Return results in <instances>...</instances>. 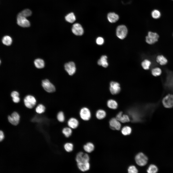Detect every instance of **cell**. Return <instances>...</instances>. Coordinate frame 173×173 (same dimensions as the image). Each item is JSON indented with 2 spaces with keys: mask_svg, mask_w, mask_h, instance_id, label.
<instances>
[{
  "mask_svg": "<svg viewBox=\"0 0 173 173\" xmlns=\"http://www.w3.org/2000/svg\"><path fill=\"white\" fill-rule=\"evenodd\" d=\"M24 102L25 105L27 107L31 109L35 105L36 101L34 96L28 95L26 96L24 98Z\"/></svg>",
  "mask_w": 173,
  "mask_h": 173,
  "instance_id": "obj_6",
  "label": "cell"
},
{
  "mask_svg": "<svg viewBox=\"0 0 173 173\" xmlns=\"http://www.w3.org/2000/svg\"><path fill=\"white\" fill-rule=\"evenodd\" d=\"M128 171L129 173H136L138 172L137 169L134 166L129 167L128 169Z\"/></svg>",
  "mask_w": 173,
  "mask_h": 173,
  "instance_id": "obj_38",
  "label": "cell"
},
{
  "mask_svg": "<svg viewBox=\"0 0 173 173\" xmlns=\"http://www.w3.org/2000/svg\"><path fill=\"white\" fill-rule=\"evenodd\" d=\"M131 131V128L129 126H125L123 127L121 130V132L123 135L126 136L130 134Z\"/></svg>",
  "mask_w": 173,
  "mask_h": 173,
  "instance_id": "obj_34",
  "label": "cell"
},
{
  "mask_svg": "<svg viewBox=\"0 0 173 173\" xmlns=\"http://www.w3.org/2000/svg\"><path fill=\"white\" fill-rule=\"evenodd\" d=\"M121 88L119 84L115 81H111L110 83V90L112 94H118L120 91Z\"/></svg>",
  "mask_w": 173,
  "mask_h": 173,
  "instance_id": "obj_12",
  "label": "cell"
},
{
  "mask_svg": "<svg viewBox=\"0 0 173 173\" xmlns=\"http://www.w3.org/2000/svg\"><path fill=\"white\" fill-rule=\"evenodd\" d=\"M8 118L10 123L13 125H16L19 123L20 116L17 112H14L12 113L11 116H8Z\"/></svg>",
  "mask_w": 173,
  "mask_h": 173,
  "instance_id": "obj_14",
  "label": "cell"
},
{
  "mask_svg": "<svg viewBox=\"0 0 173 173\" xmlns=\"http://www.w3.org/2000/svg\"><path fill=\"white\" fill-rule=\"evenodd\" d=\"M45 106L42 104L38 105L36 109V111L37 113L39 114H41L44 112L45 110Z\"/></svg>",
  "mask_w": 173,
  "mask_h": 173,
  "instance_id": "obj_37",
  "label": "cell"
},
{
  "mask_svg": "<svg viewBox=\"0 0 173 173\" xmlns=\"http://www.w3.org/2000/svg\"><path fill=\"white\" fill-rule=\"evenodd\" d=\"M31 14V11L29 9H27L22 11L18 15L26 18L30 16Z\"/></svg>",
  "mask_w": 173,
  "mask_h": 173,
  "instance_id": "obj_32",
  "label": "cell"
},
{
  "mask_svg": "<svg viewBox=\"0 0 173 173\" xmlns=\"http://www.w3.org/2000/svg\"><path fill=\"white\" fill-rule=\"evenodd\" d=\"M19 94L18 92L14 91L12 92L11 94V96L12 98L16 96H19Z\"/></svg>",
  "mask_w": 173,
  "mask_h": 173,
  "instance_id": "obj_41",
  "label": "cell"
},
{
  "mask_svg": "<svg viewBox=\"0 0 173 173\" xmlns=\"http://www.w3.org/2000/svg\"><path fill=\"white\" fill-rule=\"evenodd\" d=\"M106 113L105 111L102 109L98 110L96 112V116L99 119H101L104 118L106 116Z\"/></svg>",
  "mask_w": 173,
  "mask_h": 173,
  "instance_id": "obj_26",
  "label": "cell"
},
{
  "mask_svg": "<svg viewBox=\"0 0 173 173\" xmlns=\"http://www.w3.org/2000/svg\"><path fill=\"white\" fill-rule=\"evenodd\" d=\"M116 118L120 122L122 123L128 122L130 121L129 116L126 114H123L122 111L119 112L117 114Z\"/></svg>",
  "mask_w": 173,
  "mask_h": 173,
  "instance_id": "obj_16",
  "label": "cell"
},
{
  "mask_svg": "<svg viewBox=\"0 0 173 173\" xmlns=\"http://www.w3.org/2000/svg\"><path fill=\"white\" fill-rule=\"evenodd\" d=\"M107 18L110 22L113 23L116 22L118 20L119 17L117 14L115 12H110L107 14Z\"/></svg>",
  "mask_w": 173,
  "mask_h": 173,
  "instance_id": "obj_19",
  "label": "cell"
},
{
  "mask_svg": "<svg viewBox=\"0 0 173 173\" xmlns=\"http://www.w3.org/2000/svg\"><path fill=\"white\" fill-rule=\"evenodd\" d=\"M151 72L152 74L154 76L156 77L160 76L162 73L161 69L158 67L153 68Z\"/></svg>",
  "mask_w": 173,
  "mask_h": 173,
  "instance_id": "obj_33",
  "label": "cell"
},
{
  "mask_svg": "<svg viewBox=\"0 0 173 173\" xmlns=\"http://www.w3.org/2000/svg\"><path fill=\"white\" fill-rule=\"evenodd\" d=\"M75 161L77 163L89 162L90 157L88 154L82 152H79L77 154Z\"/></svg>",
  "mask_w": 173,
  "mask_h": 173,
  "instance_id": "obj_9",
  "label": "cell"
},
{
  "mask_svg": "<svg viewBox=\"0 0 173 173\" xmlns=\"http://www.w3.org/2000/svg\"><path fill=\"white\" fill-rule=\"evenodd\" d=\"M79 114L80 118L85 121L89 120L91 117V112L89 109L86 107H83L81 109Z\"/></svg>",
  "mask_w": 173,
  "mask_h": 173,
  "instance_id": "obj_8",
  "label": "cell"
},
{
  "mask_svg": "<svg viewBox=\"0 0 173 173\" xmlns=\"http://www.w3.org/2000/svg\"></svg>",
  "mask_w": 173,
  "mask_h": 173,
  "instance_id": "obj_43",
  "label": "cell"
},
{
  "mask_svg": "<svg viewBox=\"0 0 173 173\" xmlns=\"http://www.w3.org/2000/svg\"><path fill=\"white\" fill-rule=\"evenodd\" d=\"M42 85L44 90L49 93H52L56 91L55 86L47 79L43 80Z\"/></svg>",
  "mask_w": 173,
  "mask_h": 173,
  "instance_id": "obj_5",
  "label": "cell"
},
{
  "mask_svg": "<svg viewBox=\"0 0 173 173\" xmlns=\"http://www.w3.org/2000/svg\"><path fill=\"white\" fill-rule=\"evenodd\" d=\"M57 118L58 121L59 122H64L65 120V117L63 112L62 111L58 112L57 115Z\"/></svg>",
  "mask_w": 173,
  "mask_h": 173,
  "instance_id": "obj_36",
  "label": "cell"
},
{
  "mask_svg": "<svg viewBox=\"0 0 173 173\" xmlns=\"http://www.w3.org/2000/svg\"><path fill=\"white\" fill-rule=\"evenodd\" d=\"M77 166L79 169L82 172L87 171L90 169V167L89 162L77 163Z\"/></svg>",
  "mask_w": 173,
  "mask_h": 173,
  "instance_id": "obj_17",
  "label": "cell"
},
{
  "mask_svg": "<svg viewBox=\"0 0 173 173\" xmlns=\"http://www.w3.org/2000/svg\"><path fill=\"white\" fill-rule=\"evenodd\" d=\"M158 170L157 167L156 165L152 164L149 165L147 171L148 173H157Z\"/></svg>",
  "mask_w": 173,
  "mask_h": 173,
  "instance_id": "obj_30",
  "label": "cell"
},
{
  "mask_svg": "<svg viewBox=\"0 0 173 173\" xmlns=\"http://www.w3.org/2000/svg\"><path fill=\"white\" fill-rule=\"evenodd\" d=\"M156 60L158 63L162 65H165L168 62L167 59L162 55L158 56L156 58Z\"/></svg>",
  "mask_w": 173,
  "mask_h": 173,
  "instance_id": "obj_22",
  "label": "cell"
},
{
  "mask_svg": "<svg viewBox=\"0 0 173 173\" xmlns=\"http://www.w3.org/2000/svg\"><path fill=\"white\" fill-rule=\"evenodd\" d=\"M128 30L126 27L124 25L118 26L116 29V34L119 38L123 39L126 36Z\"/></svg>",
  "mask_w": 173,
  "mask_h": 173,
  "instance_id": "obj_2",
  "label": "cell"
},
{
  "mask_svg": "<svg viewBox=\"0 0 173 173\" xmlns=\"http://www.w3.org/2000/svg\"><path fill=\"white\" fill-rule=\"evenodd\" d=\"M34 63L35 67L38 68H42L44 66V62L42 59L38 58L35 59Z\"/></svg>",
  "mask_w": 173,
  "mask_h": 173,
  "instance_id": "obj_23",
  "label": "cell"
},
{
  "mask_svg": "<svg viewBox=\"0 0 173 173\" xmlns=\"http://www.w3.org/2000/svg\"><path fill=\"white\" fill-rule=\"evenodd\" d=\"M151 62L149 60L145 59L142 63L141 65L143 68L145 70H148L151 65Z\"/></svg>",
  "mask_w": 173,
  "mask_h": 173,
  "instance_id": "obj_31",
  "label": "cell"
},
{
  "mask_svg": "<svg viewBox=\"0 0 173 173\" xmlns=\"http://www.w3.org/2000/svg\"><path fill=\"white\" fill-rule=\"evenodd\" d=\"M151 15L152 18L155 19L159 18L161 15L160 12L156 9L153 10L151 12Z\"/></svg>",
  "mask_w": 173,
  "mask_h": 173,
  "instance_id": "obj_35",
  "label": "cell"
},
{
  "mask_svg": "<svg viewBox=\"0 0 173 173\" xmlns=\"http://www.w3.org/2000/svg\"><path fill=\"white\" fill-rule=\"evenodd\" d=\"M159 37L157 33L150 31L146 37V41L149 44H153L158 41Z\"/></svg>",
  "mask_w": 173,
  "mask_h": 173,
  "instance_id": "obj_3",
  "label": "cell"
},
{
  "mask_svg": "<svg viewBox=\"0 0 173 173\" xmlns=\"http://www.w3.org/2000/svg\"><path fill=\"white\" fill-rule=\"evenodd\" d=\"M12 99L13 102L15 103H18L20 100L19 96H16L12 97Z\"/></svg>",
  "mask_w": 173,
  "mask_h": 173,
  "instance_id": "obj_40",
  "label": "cell"
},
{
  "mask_svg": "<svg viewBox=\"0 0 173 173\" xmlns=\"http://www.w3.org/2000/svg\"><path fill=\"white\" fill-rule=\"evenodd\" d=\"M65 69L68 74L73 75L75 73L76 68L74 63L72 62L66 63L64 65Z\"/></svg>",
  "mask_w": 173,
  "mask_h": 173,
  "instance_id": "obj_10",
  "label": "cell"
},
{
  "mask_svg": "<svg viewBox=\"0 0 173 173\" xmlns=\"http://www.w3.org/2000/svg\"><path fill=\"white\" fill-rule=\"evenodd\" d=\"M12 40L11 37L7 35L4 36L2 39V43L7 46L10 45L12 43Z\"/></svg>",
  "mask_w": 173,
  "mask_h": 173,
  "instance_id": "obj_28",
  "label": "cell"
},
{
  "mask_svg": "<svg viewBox=\"0 0 173 173\" xmlns=\"http://www.w3.org/2000/svg\"><path fill=\"white\" fill-rule=\"evenodd\" d=\"M94 146L92 142H88L83 146V149L85 151L88 153H90L94 150Z\"/></svg>",
  "mask_w": 173,
  "mask_h": 173,
  "instance_id": "obj_20",
  "label": "cell"
},
{
  "mask_svg": "<svg viewBox=\"0 0 173 173\" xmlns=\"http://www.w3.org/2000/svg\"><path fill=\"white\" fill-rule=\"evenodd\" d=\"M79 123L78 120L74 117L70 118L68 121V127L72 129H75L78 127Z\"/></svg>",
  "mask_w": 173,
  "mask_h": 173,
  "instance_id": "obj_18",
  "label": "cell"
},
{
  "mask_svg": "<svg viewBox=\"0 0 173 173\" xmlns=\"http://www.w3.org/2000/svg\"><path fill=\"white\" fill-rule=\"evenodd\" d=\"M109 124L111 128L113 130H119L121 127V124L120 122L116 118L111 119L109 122Z\"/></svg>",
  "mask_w": 173,
  "mask_h": 173,
  "instance_id": "obj_15",
  "label": "cell"
},
{
  "mask_svg": "<svg viewBox=\"0 0 173 173\" xmlns=\"http://www.w3.org/2000/svg\"></svg>",
  "mask_w": 173,
  "mask_h": 173,
  "instance_id": "obj_44",
  "label": "cell"
},
{
  "mask_svg": "<svg viewBox=\"0 0 173 173\" xmlns=\"http://www.w3.org/2000/svg\"><path fill=\"white\" fill-rule=\"evenodd\" d=\"M4 136L3 131L1 130L0 131V141L1 142L3 139Z\"/></svg>",
  "mask_w": 173,
  "mask_h": 173,
  "instance_id": "obj_42",
  "label": "cell"
},
{
  "mask_svg": "<svg viewBox=\"0 0 173 173\" xmlns=\"http://www.w3.org/2000/svg\"><path fill=\"white\" fill-rule=\"evenodd\" d=\"M107 105L109 108L113 109H117L118 106V104L117 102L113 99H110L108 100L107 102Z\"/></svg>",
  "mask_w": 173,
  "mask_h": 173,
  "instance_id": "obj_24",
  "label": "cell"
},
{
  "mask_svg": "<svg viewBox=\"0 0 173 173\" xmlns=\"http://www.w3.org/2000/svg\"><path fill=\"white\" fill-rule=\"evenodd\" d=\"M65 18L66 21L70 23H74L76 19L75 16L73 12L69 13L66 16Z\"/></svg>",
  "mask_w": 173,
  "mask_h": 173,
  "instance_id": "obj_25",
  "label": "cell"
},
{
  "mask_svg": "<svg viewBox=\"0 0 173 173\" xmlns=\"http://www.w3.org/2000/svg\"><path fill=\"white\" fill-rule=\"evenodd\" d=\"M135 160L136 163L138 165L143 166L147 163L148 158L147 156L142 153H140L136 155Z\"/></svg>",
  "mask_w": 173,
  "mask_h": 173,
  "instance_id": "obj_4",
  "label": "cell"
},
{
  "mask_svg": "<svg viewBox=\"0 0 173 173\" xmlns=\"http://www.w3.org/2000/svg\"><path fill=\"white\" fill-rule=\"evenodd\" d=\"M107 57L105 55L102 56L100 59L98 61V64L104 68H106L108 66V63L107 60Z\"/></svg>",
  "mask_w": 173,
  "mask_h": 173,
  "instance_id": "obj_21",
  "label": "cell"
},
{
  "mask_svg": "<svg viewBox=\"0 0 173 173\" xmlns=\"http://www.w3.org/2000/svg\"><path fill=\"white\" fill-rule=\"evenodd\" d=\"M17 23L19 26L24 27H27L30 25V23L26 17L18 15Z\"/></svg>",
  "mask_w": 173,
  "mask_h": 173,
  "instance_id": "obj_11",
  "label": "cell"
},
{
  "mask_svg": "<svg viewBox=\"0 0 173 173\" xmlns=\"http://www.w3.org/2000/svg\"><path fill=\"white\" fill-rule=\"evenodd\" d=\"M104 42V39L101 37H98L96 39V43L99 45H102L103 44Z\"/></svg>",
  "mask_w": 173,
  "mask_h": 173,
  "instance_id": "obj_39",
  "label": "cell"
},
{
  "mask_svg": "<svg viewBox=\"0 0 173 173\" xmlns=\"http://www.w3.org/2000/svg\"><path fill=\"white\" fill-rule=\"evenodd\" d=\"M64 148L66 152H70L73 150L74 145L71 142H67L64 144Z\"/></svg>",
  "mask_w": 173,
  "mask_h": 173,
  "instance_id": "obj_29",
  "label": "cell"
},
{
  "mask_svg": "<svg viewBox=\"0 0 173 173\" xmlns=\"http://www.w3.org/2000/svg\"><path fill=\"white\" fill-rule=\"evenodd\" d=\"M162 103L163 106L167 108L173 107V95L169 94L162 99Z\"/></svg>",
  "mask_w": 173,
  "mask_h": 173,
  "instance_id": "obj_7",
  "label": "cell"
},
{
  "mask_svg": "<svg viewBox=\"0 0 173 173\" xmlns=\"http://www.w3.org/2000/svg\"><path fill=\"white\" fill-rule=\"evenodd\" d=\"M62 133L67 138L70 136L72 133V129L69 127L64 128L62 130Z\"/></svg>",
  "mask_w": 173,
  "mask_h": 173,
  "instance_id": "obj_27",
  "label": "cell"
},
{
  "mask_svg": "<svg viewBox=\"0 0 173 173\" xmlns=\"http://www.w3.org/2000/svg\"><path fill=\"white\" fill-rule=\"evenodd\" d=\"M72 32L77 36H81L84 33L83 28L81 25L78 23L74 24L72 28Z\"/></svg>",
  "mask_w": 173,
  "mask_h": 173,
  "instance_id": "obj_13",
  "label": "cell"
},
{
  "mask_svg": "<svg viewBox=\"0 0 173 173\" xmlns=\"http://www.w3.org/2000/svg\"><path fill=\"white\" fill-rule=\"evenodd\" d=\"M163 85L165 90L173 93V72L168 71L165 78L163 81Z\"/></svg>",
  "mask_w": 173,
  "mask_h": 173,
  "instance_id": "obj_1",
  "label": "cell"
}]
</instances>
